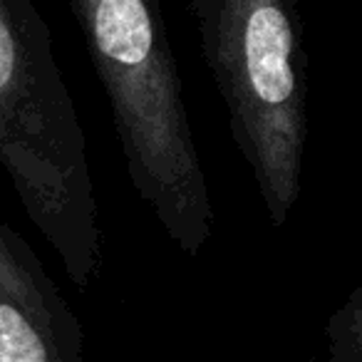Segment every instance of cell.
Segmentation results:
<instances>
[{"label":"cell","mask_w":362,"mask_h":362,"mask_svg":"<svg viewBox=\"0 0 362 362\" xmlns=\"http://www.w3.org/2000/svg\"><path fill=\"white\" fill-rule=\"evenodd\" d=\"M70 11L136 197L184 256L199 258L211 241L214 204L159 0H70Z\"/></svg>","instance_id":"cell-1"},{"label":"cell","mask_w":362,"mask_h":362,"mask_svg":"<svg viewBox=\"0 0 362 362\" xmlns=\"http://www.w3.org/2000/svg\"><path fill=\"white\" fill-rule=\"evenodd\" d=\"M0 169L72 286L102 266L87 136L35 0H0Z\"/></svg>","instance_id":"cell-2"},{"label":"cell","mask_w":362,"mask_h":362,"mask_svg":"<svg viewBox=\"0 0 362 362\" xmlns=\"http://www.w3.org/2000/svg\"><path fill=\"white\" fill-rule=\"evenodd\" d=\"M204 65L273 228L303 192L308 52L296 0H187Z\"/></svg>","instance_id":"cell-3"},{"label":"cell","mask_w":362,"mask_h":362,"mask_svg":"<svg viewBox=\"0 0 362 362\" xmlns=\"http://www.w3.org/2000/svg\"><path fill=\"white\" fill-rule=\"evenodd\" d=\"M0 362H87L85 327L33 246L0 218Z\"/></svg>","instance_id":"cell-4"},{"label":"cell","mask_w":362,"mask_h":362,"mask_svg":"<svg viewBox=\"0 0 362 362\" xmlns=\"http://www.w3.org/2000/svg\"><path fill=\"white\" fill-rule=\"evenodd\" d=\"M317 362H362V283L347 293L325 320Z\"/></svg>","instance_id":"cell-5"}]
</instances>
